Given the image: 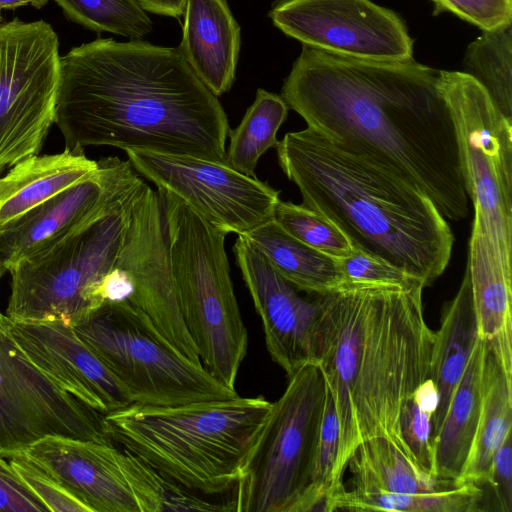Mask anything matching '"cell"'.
<instances>
[{
	"label": "cell",
	"instance_id": "23",
	"mask_svg": "<svg viewBox=\"0 0 512 512\" xmlns=\"http://www.w3.org/2000/svg\"><path fill=\"white\" fill-rule=\"evenodd\" d=\"M478 340L471 281L466 269L456 295L443 306L440 327L434 332L429 378L438 393V403L433 415L435 442L454 391Z\"/></svg>",
	"mask_w": 512,
	"mask_h": 512
},
{
	"label": "cell",
	"instance_id": "28",
	"mask_svg": "<svg viewBox=\"0 0 512 512\" xmlns=\"http://www.w3.org/2000/svg\"><path fill=\"white\" fill-rule=\"evenodd\" d=\"M482 500V486L470 482L424 494L359 492L342 484L330 495L327 511L473 512L481 510Z\"/></svg>",
	"mask_w": 512,
	"mask_h": 512
},
{
	"label": "cell",
	"instance_id": "12",
	"mask_svg": "<svg viewBox=\"0 0 512 512\" xmlns=\"http://www.w3.org/2000/svg\"><path fill=\"white\" fill-rule=\"evenodd\" d=\"M48 435L115 445L105 415L47 378L20 349L0 316V456L23 453Z\"/></svg>",
	"mask_w": 512,
	"mask_h": 512
},
{
	"label": "cell",
	"instance_id": "22",
	"mask_svg": "<svg viewBox=\"0 0 512 512\" xmlns=\"http://www.w3.org/2000/svg\"><path fill=\"white\" fill-rule=\"evenodd\" d=\"M83 148L29 156L0 176V231L31 209L96 174Z\"/></svg>",
	"mask_w": 512,
	"mask_h": 512
},
{
	"label": "cell",
	"instance_id": "15",
	"mask_svg": "<svg viewBox=\"0 0 512 512\" xmlns=\"http://www.w3.org/2000/svg\"><path fill=\"white\" fill-rule=\"evenodd\" d=\"M114 266L131 285L128 302L146 313L179 351L202 364L177 303L161 198L146 182L132 202Z\"/></svg>",
	"mask_w": 512,
	"mask_h": 512
},
{
	"label": "cell",
	"instance_id": "9",
	"mask_svg": "<svg viewBox=\"0 0 512 512\" xmlns=\"http://www.w3.org/2000/svg\"><path fill=\"white\" fill-rule=\"evenodd\" d=\"M133 403L176 406L238 396L179 351L127 301L105 302L73 326Z\"/></svg>",
	"mask_w": 512,
	"mask_h": 512
},
{
	"label": "cell",
	"instance_id": "3",
	"mask_svg": "<svg viewBox=\"0 0 512 512\" xmlns=\"http://www.w3.org/2000/svg\"><path fill=\"white\" fill-rule=\"evenodd\" d=\"M424 288L421 282L342 284L317 297L314 362L339 422L331 494L343 484L353 453L371 439L388 440L412 462L402 437V414L429 378L434 344L424 317Z\"/></svg>",
	"mask_w": 512,
	"mask_h": 512
},
{
	"label": "cell",
	"instance_id": "27",
	"mask_svg": "<svg viewBox=\"0 0 512 512\" xmlns=\"http://www.w3.org/2000/svg\"><path fill=\"white\" fill-rule=\"evenodd\" d=\"M347 468L352 489L359 492L424 494L458 485L456 481L439 478L418 468L384 438L362 443L349 459Z\"/></svg>",
	"mask_w": 512,
	"mask_h": 512
},
{
	"label": "cell",
	"instance_id": "32",
	"mask_svg": "<svg viewBox=\"0 0 512 512\" xmlns=\"http://www.w3.org/2000/svg\"><path fill=\"white\" fill-rule=\"evenodd\" d=\"M438 393L433 381L426 379L408 399L402 414L401 431L413 464L436 475L433 415ZM438 477V476H437Z\"/></svg>",
	"mask_w": 512,
	"mask_h": 512
},
{
	"label": "cell",
	"instance_id": "31",
	"mask_svg": "<svg viewBox=\"0 0 512 512\" xmlns=\"http://www.w3.org/2000/svg\"><path fill=\"white\" fill-rule=\"evenodd\" d=\"M71 21L101 33L109 32L132 40L153 29V22L137 0H54Z\"/></svg>",
	"mask_w": 512,
	"mask_h": 512
},
{
	"label": "cell",
	"instance_id": "34",
	"mask_svg": "<svg viewBox=\"0 0 512 512\" xmlns=\"http://www.w3.org/2000/svg\"><path fill=\"white\" fill-rule=\"evenodd\" d=\"M336 259L343 277V284L410 285L423 283L419 278L404 270L358 250L353 249L347 256Z\"/></svg>",
	"mask_w": 512,
	"mask_h": 512
},
{
	"label": "cell",
	"instance_id": "16",
	"mask_svg": "<svg viewBox=\"0 0 512 512\" xmlns=\"http://www.w3.org/2000/svg\"><path fill=\"white\" fill-rule=\"evenodd\" d=\"M92 177L28 211L0 231V263L6 271L51 247L136 191L144 182L130 162L98 160Z\"/></svg>",
	"mask_w": 512,
	"mask_h": 512
},
{
	"label": "cell",
	"instance_id": "18",
	"mask_svg": "<svg viewBox=\"0 0 512 512\" xmlns=\"http://www.w3.org/2000/svg\"><path fill=\"white\" fill-rule=\"evenodd\" d=\"M22 454L89 512H142L125 451L116 445L48 435Z\"/></svg>",
	"mask_w": 512,
	"mask_h": 512
},
{
	"label": "cell",
	"instance_id": "1",
	"mask_svg": "<svg viewBox=\"0 0 512 512\" xmlns=\"http://www.w3.org/2000/svg\"><path fill=\"white\" fill-rule=\"evenodd\" d=\"M446 76L413 58L366 60L303 45L280 96L308 128L388 168L460 221L469 200Z\"/></svg>",
	"mask_w": 512,
	"mask_h": 512
},
{
	"label": "cell",
	"instance_id": "35",
	"mask_svg": "<svg viewBox=\"0 0 512 512\" xmlns=\"http://www.w3.org/2000/svg\"><path fill=\"white\" fill-rule=\"evenodd\" d=\"M10 464L28 488L51 512H89L51 476L33 464L22 453L10 458Z\"/></svg>",
	"mask_w": 512,
	"mask_h": 512
},
{
	"label": "cell",
	"instance_id": "39",
	"mask_svg": "<svg viewBox=\"0 0 512 512\" xmlns=\"http://www.w3.org/2000/svg\"><path fill=\"white\" fill-rule=\"evenodd\" d=\"M186 1L187 0H137L144 10L173 18L183 16Z\"/></svg>",
	"mask_w": 512,
	"mask_h": 512
},
{
	"label": "cell",
	"instance_id": "13",
	"mask_svg": "<svg viewBox=\"0 0 512 512\" xmlns=\"http://www.w3.org/2000/svg\"><path fill=\"white\" fill-rule=\"evenodd\" d=\"M139 175L181 199L220 231L243 235L272 220L279 191L226 162L148 150L125 151Z\"/></svg>",
	"mask_w": 512,
	"mask_h": 512
},
{
	"label": "cell",
	"instance_id": "11",
	"mask_svg": "<svg viewBox=\"0 0 512 512\" xmlns=\"http://www.w3.org/2000/svg\"><path fill=\"white\" fill-rule=\"evenodd\" d=\"M60 58L49 23L0 25V176L42 150L54 124Z\"/></svg>",
	"mask_w": 512,
	"mask_h": 512
},
{
	"label": "cell",
	"instance_id": "30",
	"mask_svg": "<svg viewBox=\"0 0 512 512\" xmlns=\"http://www.w3.org/2000/svg\"><path fill=\"white\" fill-rule=\"evenodd\" d=\"M511 26L483 34L467 47L464 67L487 91L501 114L512 122Z\"/></svg>",
	"mask_w": 512,
	"mask_h": 512
},
{
	"label": "cell",
	"instance_id": "19",
	"mask_svg": "<svg viewBox=\"0 0 512 512\" xmlns=\"http://www.w3.org/2000/svg\"><path fill=\"white\" fill-rule=\"evenodd\" d=\"M8 326L16 343L47 378L59 388L106 415L132 402L127 390L62 322H15Z\"/></svg>",
	"mask_w": 512,
	"mask_h": 512
},
{
	"label": "cell",
	"instance_id": "5",
	"mask_svg": "<svg viewBox=\"0 0 512 512\" xmlns=\"http://www.w3.org/2000/svg\"><path fill=\"white\" fill-rule=\"evenodd\" d=\"M272 402L259 395L108 413L114 444L200 497L230 494Z\"/></svg>",
	"mask_w": 512,
	"mask_h": 512
},
{
	"label": "cell",
	"instance_id": "17",
	"mask_svg": "<svg viewBox=\"0 0 512 512\" xmlns=\"http://www.w3.org/2000/svg\"><path fill=\"white\" fill-rule=\"evenodd\" d=\"M237 265L261 318L267 351L290 377L314 362L318 299L307 300L242 235L233 246Z\"/></svg>",
	"mask_w": 512,
	"mask_h": 512
},
{
	"label": "cell",
	"instance_id": "41",
	"mask_svg": "<svg viewBox=\"0 0 512 512\" xmlns=\"http://www.w3.org/2000/svg\"><path fill=\"white\" fill-rule=\"evenodd\" d=\"M2 23H4V19H3L2 15H1V12H0V24H2Z\"/></svg>",
	"mask_w": 512,
	"mask_h": 512
},
{
	"label": "cell",
	"instance_id": "6",
	"mask_svg": "<svg viewBox=\"0 0 512 512\" xmlns=\"http://www.w3.org/2000/svg\"><path fill=\"white\" fill-rule=\"evenodd\" d=\"M157 191L181 316L204 368L223 385L236 390L248 334L230 275L225 251L227 234L178 197Z\"/></svg>",
	"mask_w": 512,
	"mask_h": 512
},
{
	"label": "cell",
	"instance_id": "24",
	"mask_svg": "<svg viewBox=\"0 0 512 512\" xmlns=\"http://www.w3.org/2000/svg\"><path fill=\"white\" fill-rule=\"evenodd\" d=\"M485 348V341L479 338L436 437L439 478L457 482L468 459L481 413Z\"/></svg>",
	"mask_w": 512,
	"mask_h": 512
},
{
	"label": "cell",
	"instance_id": "20",
	"mask_svg": "<svg viewBox=\"0 0 512 512\" xmlns=\"http://www.w3.org/2000/svg\"><path fill=\"white\" fill-rule=\"evenodd\" d=\"M471 281L479 338L512 378V273L480 221L474 218L466 267Z\"/></svg>",
	"mask_w": 512,
	"mask_h": 512
},
{
	"label": "cell",
	"instance_id": "42",
	"mask_svg": "<svg viewBox=\"0 0 512 512\" xmlns=\"http://www.w3.org/2000/svg\"><path fill=\"white\" fill-rule=\"evenodd\" d=\"M3 24V23H2ZM1 25V24H0Z\"/></svg>",
	"mask_w": 512,
	"mask_h": 512
},
{
	"label": "cell",
	"instance_id": "14",
	"mask_svg": "<svg viewBox=\"0 0 512 512\" xmlns=\"http://www.w3.org/2000/svg\"><path fill=\"white\" fill-rule=\"evenodd\" d=\"M268 16L284 34L316 49L366 60L412 58L403 20L370 0H280Z\"/></svg>",
	"mask_w": 512,
	"mask_h": 512
},
{
	"label": "cell",
	"instance_id": "21",
	"mask_svg": "<svg viewBox=\"0 0 512 512\" xmlns=\"http://www.w3.org/2000/svg\"><path fill=\"white\" fill-rule=\"evenodd\" d=\"M179 46L188 65L217 97L235 80L240 27L226 0H187Z\"/></svg>",
	"mask_w": 512,
	"mask_h": 512
},
{
	"label": "cell",
	"instance_id": "8",
	"mask_svg": "<svg viewBox=\"0 0 512 512\" xmlns=\"http://www.w3.org/2000/svg\"><path fill=\"white\" fill-rule=\"evenodd\" d=\"M140 187L11 269L6 316L15 322L57 321L73 327L100 307V286L114 267Z\"/></svg>",
	"mask_w": 512,
	"mask_h": 512
},
{
	"label": "cell",
	"instance_id": "37",
	"mask_svg": "<svg viewBox=\"0 0 512 512\" xmlns=\"http://www.w3.org/2000/svg\"><path fill=\"white\" fill-rule=\"evenodd\" d=\"M0 512H48L10 463L0 456Z\"/></svg>",
	"mask_w": 512,
	"mask_h": 512
},
{
	"label": "cell",
	"instance_id": "36",
	"mask_svg": "<svg viewBox=\"0 0 512 512\" xmlns=\"http://www.w3.org/2000/svg\"><path fill=\"white\" fill-rule=\"evenodd\" d=\"M434 15L450 12L483 32L511 26L512 0H431Z\"/></svg>",
	"mask_w": 512,
	"mask_h": 512
},
{
	"label": "cell",
	"instance_id": "4",
	"mask_svg": "<svg viewBox=\"0 0 512 512\" xmlns=\"http://www.w3.org/2000/svg\"><path fill=\"white\" fill-rule=\"evenodd\" d=\"M275 149L302 204L335 225L354 250L404 270L425 287L442 275L454 236L417 187L308 127L285 134Z\"/></svg>",
	"mask_w": 512,
	"mask_h": 512
},
{
	"label": "cell",
	"instance_id": "2",
	"mask_svg": "<svg viewBox=\"0 0 512 512\" xmlns=\"http://www.w3.org/2000/svg\"><path fill=\"white\" fill-rule=\"evenodd\" d=\"M65 148L111 146L226 162L228 117L179 47L98 38L60 58Z\"/></svg>",
	"mask_w": 512,
	"mask_h": 512
},
{
	"label": "cell",
	"instance_id": "10",
	"mask_svg": "<svg viewBox=\"0 0 512 512\" xmlns=\"http://www.w3.org/2000/svg\"><path fill=\"white\" fill-rule=\"evenodd\" d=\"M445 95L474 216L481 220L502 261L511 268L512 122L466 72L447 71Z\"/></svg>",
	"mask_w": 512,
	"mask_h": 512
},
{
	"label": "cell",
	"instance_id": "40",
	"mask_svg": "<svg viewBox=\"0 0 512 512\" xmlns=\"http://www.w3.org/2000/svg\"><path fill=\"white\" fill-rule=\"evenodd\" d=\"M48 0H0V12L2 10H12L25 5H32L40 9L47 4Z\"/></svg>",
	"mask_w": 512,
	"mask_h": 512
},
{
	"label": "cell",
	"instance_id": "33",
	"mask_svg": "<svg viewBox=\"0 0 512 512\" xmlns=\"http://www.w3.org/2000/svg\"><path fill=\"white\" fill-rule=\"evenodd\" d=\"M273 219L297 240L331 257L341 258L353 250L335 225L303 204L279 200Z\"/></svg>",
	"mask_w": 512,
	"mask_h": 512
},
{
	"label": "cell",
	"instance_id": "25",
	"mask_svg": "<svg viewBox=\"0 0 512 512\" xmlns=\"http://www.w3.org/2000/svg\"><path fill=\"white\" fill-rule=\"evenodd\" d=\"M298 291L325 295L343 284L337 259L297 240L274 219L242 235Z\"/></svg>",
	"mask_w": 512,
	"mask_h": 512
},
{
	"label": "cell",
	"instance_id": "7",
	"mask_svg": "<svg viewBox=\"0 0 512 512\" xmlns=\"http://www.w3.org/2000/svg\"><path fill=\"white\" fill-rule=\"evenodd\" d=\"M288 378L241 466L233 511L302 512L308 498L328 388L315 364Z\"/></svg>",
	"mask_w": 512,
	"mask_h": 512
},
{
	"label": "cell",
	"instance_id": "26",
	"mask_svg": "<svg viewBox=\"0 0 512 512\" xmlns=\"http://www.w3.org/2000/svg\"><path fill=\"white\" fill-rule=\"evenodd\" d=\"M511 431L512 378L506 375L486 343L479 423L468 459L457 483L487 485L494 454Z\"/></svg>",
	"mask_w": 512,
	"mask_h": 512
},
{
	"label": "cell",
	"instance_id": "38",
	"mask_svg": "<svg viewBox=\"0 0 512 512\" xmlns=\"http://www.w3.org/2000/svg\"><path fill=\"white\" fill-rule=\"evenodd\" d=\"M494 494L496 510L512 511V431L494 454L488 484Z\"/></svg>",
	"mask_w": 512,
	"mask_h": 512
},
{
	"label": "cell",
	"instance_id": "29",
	"mask_svg": "<svg viewBox=\"0 0 512 512\" xmlns=\"http://www.w3.org/2000/svg\"><path fill=\"white\" fill-rule=\"evenodd\" d=\"M288 109L280 95L258 89L239 125L229 131L226 163L245 175L255 176L260 157L278 143L277 132L287 118Z\"/></svg>",
	"mask_w": 512,
	"mask_h": 512
}]
</instances>
